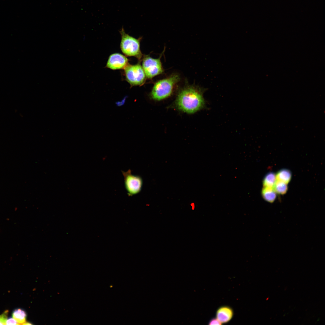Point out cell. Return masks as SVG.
Segmentation results:
<instances>
[{
  "label": "cell",
  "instance_id": "obj_1",
  "mask_svg": "<svg viewBox=\"0 0 325 325\" xmlns=\"http://www.w3.org/2000/svg\"><path fill=\"white\" fill-rule=\"evenodd\" d=\"M202 90L193 86L186 87L179 93L175 101L179 110L188 113H193L204 107L205 103Z\"/></svg>",
  "mask_w": 325,
  "mask_h": 325
},
{
  "label": "cell",
  "instance_id": "obj_2",
  "mask_svg": "<svg viewBox=\"0 0 325 325\" xmlns=\"http://www.w3.org/2000/svg\"><path fill=\"white\" fill-rule=\"evenodd\" d=\"M180 78L177 73H173L165 78L160 80L154 84L150 93L152 98L160 101L169 96Z\"/></svg>",
  "mask_w": 325,
  "mask_h": 325
},
{
  "label": "cell",
  "instance_id": "obj_3",
  "mask_svg": "<svg viewBox=\"0 0 325 325\" xmlns=\"http://www.w3.org/2000/svg\"><path fill=\"white\" fill-rule=\"evenodd\" d=\"M121 36L120 48L122 51L128 56H133L139 60L142 54L140 49V39H136L125 33L123 27L119 31Z\"/></svg>",
  "mask_w": 325,
  "mask_h": 325
},
{
  "label": "cell",
  "instance_id": "obj_4",
  "mask_svg": "<svg viewBox=\"0 0 325 325\" xmlns=\"http://www.w3.org/2000/svg\"><path fill=\"white\" fill-rule=\"evenodd\" d=\"M124 69L125 79L131 86L142 85L145 82L146 75L140 64H128Z\"/></svg>",
  "mask_w": 325,
  "mask_h": 325
},
{
  "label": "cell",
  "instance_id": "obj_5",
  "mask_svg": "<svg viewBox=\"0 0 325 325\" xmlns=\"http://www.w3.org/2000/svg\"><path fill=\"white\" fill-rule=\"evenodd\" d=\"M142 67L146 77L148 79H151L162 74L164 72L160 57L155 59L149 55L144 56L142 60Z\"/></svg>",
  "mask_w": 325,
  "mask_h": 325
},
{
  "label": "cell",
  "instance_id": "obj_6",
  "mask_svg": "<svg viewBox=\"0 0 325 325\" xmlns=\"http://www.w3.org/2000/svg\"><path fill=\"white\" fill-rule=\"evenodd\" d=\"M122 173L128 195L132 196L140 193L143 184L142 178L139 176L132 174L130 169L125 172L122 171Z\"/></svg>",
  "mask_w": 325,
  "mask_h": 325
},
{
  "label": "cell",
  "instance_id": "obj_7",
  "mask_svg": "<svg viewBox=\"0 0 325 325\" xmlns=\"http://www.w3.org/2000/svg\"><path fill=\"white\" fill-rule=\"evenodd\" d=\"M128 60L125 56L119 54H113L109 56L106 67L113 70L124 69L128 64Z\"/></svg>",
  "mask_w": 325,
  "mask_h": 325
},
{
  "label": "cell",
  "instance_id": "obj_8",
  "mask_svg": "<svg viewBox=\"0 0 325 325\" xmlns=\"http://www.w3.org/2000/svg\"><path fill=\"white\" fill-rule=\"evenodd\" d=\"M233 311L231 308L227 306H222L217 310L216 318L222 323L229 321L233 317Z\"/></svg>",
  "mask_w": 325,
  "mask_h": 325
},
{
  "label": "cell",
  "instance_id": "obj_9",
  "mask_svg": "<svg viewBox=\"0 0 325 325\" xmlns=\"http://www.w3.org/2000/svg\"><path fill=\"white\" fill-rule=\"evenodd\" d=\"M262 195L265 201L271 203L275 201L277 197L276 193L272 188L264 187L262 190Z\"/></svg>",
  "mask_w": 325,
  "mask_h": 325
},
{
  "label": "cell",
  "instance_id": "obj_10",
  "mask_svg": "<svg viewBox=\"0 0 325 325\" xmlns=\"http://www.w3.org/2000/svg\"><path fill=\"white\" fill-rule=\"evenodd\" d=\"M292 174L291 172L288 169H283L279 171L276 175L277 180L280 181L286 184L289 182L291 179Z\"/></svg>",
  "mask_w": 325,
  "mask_h": 325
},
{
  "label": "cell",
  "instance_id": "obj_11",
  "mask_svg": "<svg viewBox=\"0 0 325 325\" xmlns=\"http://www.w3.org/2000/svg\"><path fill=\"white\" fill-rule=\"evenodd\" d=\"M13 317L19 325L23 324L26 322V314L23 310L20 308L15 309L12 314Z\"/></svg>",
  "mask_w": 325,
  "mask_h": 325
},
{
  "label": "cell",
  "instance_id": "obj_12",
  "mask_svg": "<svg viewBox=\"0 0 325 325\" xmlns=\"http://www.w3.org/2000/svg\"><path fill=\"white\" fill-rule=\"evenodd\" d=\"M276 180V175L272 172H269L266 175L263 180V186L273 188Z\"/></svg>",
  "mask_w": 325,
  "mask_h": 325
},
{
  "label": "cell",
  "instance_id": "obj_13",
  "mask_svg": "<svg viewBox=\"0 0 325 325\" xmlns=\"http://www.w3.org/2000/svg\"><path fill=\"white\" fill-rule=\"evenodd\" d=\"M287 184L276 180L272 188L276 193L284 194L286 193L288 189Z\"/></svg>",
  "mask_w": 325,
  "mask_h": 325
},
{
  "label": "cell",
  "instance_id": "obj_14",
  "mask_svg": "<svg viewBox=\"0 0 325 325\" xmlns=\"http://www.w3.org/2000/svg\"><path fill=\"white\" fill-rule=\"evenodd\" d=\"M8 314V311L6 310L0 315V325H6Z\"/></svg>",
  "mask_w": 325,
  "mask_h": 325
},
{
  "label": "cell",
  "instance_id": "obj_15",
  "mask_svg": "<svg viewBox=\"0 0 325 325\" xmlns=\"http://www.w3.org/2000/svg\"><path fill=\"white\" fill-rule=\"evenodd\" d=\"M6 325H19V324L13 317H10L7 319Z\"/></svg>",
  "mask_w": 325,
  "mask_h": 325
},
{
  "label": "cell",
  "instance_id": "obj_16",
  "mask_svg": "<svg viewBox=\"0 0 325 325\" xmlns=\"http://www.w3.org/2000/svg\"><path fill=\"white\" fill-rule=\"evenodd\" d=\"M221 324H222L216 318L212 319L209 322V325H221Z\"/></svg>",
  "mask_w": 325,
  "mask_h": 325
},
{
  "label": "cell",
  "instance_id": "obj_17",
  "mask_svg": "<svg viewBox=\"0 0 325 325\" xmlns=\"http://www.w3.org/2000/svg\"><path fill=\"white\" fill-rule=\"evenodd\" d=\"M32 324L30 323H29V322H27L26 321L23 325H32Z\"/></svg>",
  "mask_w": 325,
  "mask_h": 325
}]
</instances>
